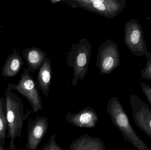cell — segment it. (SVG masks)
I'll return each instance as SVG.
<instances>
[{
	"label": "cell",
	"mask_w": 151,
	"mask_h": 150,
	"mask_svg": "<svg viewBox=\"0 0 151 150\" xmlns=\"http://www.w3.org/2000/svg\"><path fill=\"white\" fill-rule=\"evenodd\" d=\"M5 115L8 122L7 137L10 139L9 150H16L15 140L21 136L22 129L25 120L32 112L24 113V105L21 99L13 93L12 90L7 85L5 92Z\"/></svg>",
	"instance_id": "6da1fadb"
},
{
	"label": "cell",
	"mask_w": 151,
	"mask_h": 150,
	"mask_svg": "<svg viewBox=\"0 0 151 150\" xmlns=\"http://www.w3.org/2000/svg\"><path fill=\"white\" fill-rule=\"evenodd\" d=\"M106 111L111 117V123L121 131L125 141H128L138 150H151L136 133L117 97H112L108 100Z\"/></svg>",
	"instance_id": "7a4b0ae2"
},
{
	"label": "cell",
	"mask_w": 151,
	"mask_h": 150,
	"mask_svg": "<svg viewBox=\"0 0 151 150\" xmlns=\"http://www.w3.org/2000/svg\"><path fill=\"white\" fill-rule=\"evenodd\" d=\"M91 46L86 38H81L78 43L73 44L66 57V64L74 71L72 84L76 86L82 81L88 72L91 55Z\"/></svg>",
	"instance_id": "3957f363"
},
{
	"label": "cell",
	"mask_w": 151,
	"mask_h": 150,
	"mask_svg": "<svg viewBox=\"0 0 151 150\" xmlns=\"http://www.w3.org/2000/svg\"><path fill=\"white\" fill-rule=\"evenodd\" d=\"M73 8H80L106 18H114L123 11L126 0H69Z\"/></svg>",
	"instance_id": "277c9868"
},
{
	"label": "cell",
	"mask_w": 151,
	"mask_h": 150,
	"mask_svg": "<svg viewBox=\"0 0 151 150\" xmlns=\"http://www.w3.org/2000/svg\"><path fill=\"white\" fill-rule=\"evenodd\" d=\"M8 85L27 100L31 104L34 112L42 110L41 98L37 83L27 68H24L21 78L17 84L9 83Z\"/></svg>",
	"instance_id": "5b68a950"
},
{
	"label": "cell",
	"mask_w": 151,
	"mask_h": 150,
	"mask_svg": "<svg viewBox=\"0 0 151 150\" xmlns=\"http://www.w3.org/2000/svg\"><path fill=\"white\" fill-rule=\"evenodd\" d=\"M124 41L129 51L138 57L145 56L148 52L142 25L132 18L125 24Z\"/></svg>",
	"instance_id": "8992f818"
},
{
	"label": "cell",
	"mask_w": 151,
	"mask_h": 150,
	"mask_svg": "<svg viewBox=\"0 0 151 150\" xmlns=\"http://www.w3.org/2000/svg\"><path fill=\"white\" fill-rule=\"evenodd\" d=\"M120 65V53L118 45L108 39L99 48L96 66L101 75L109 74Z\"/></svg>",
	"instance_id": "52a82bcc"
},
{
	"label": "cell",
	"mask_w": 151,
	"mask_h": 150,
	"mask_svg": "<svg viewBox=\"0 0 151 150\" xmlns=\"http://www.w3.org/2000/svg\"><path fill=\"white\" fill-rule=\"evenodd\" d=\"M130 104L136 125L151 138V109L145 101L135 94L130 95Z\"/></svg>",
	"instance_id": "ba28073f"
},
{
	"label": "cell",
	"mask_w": 151,
	"mask_h": 150,
	"mask_svg": "<svg viewBox=\"0 0 151 150\" xmlns=\"http://www.w3.org/2000/svg\"><path fill=\"white\" fill-rule=\"evenodd\" d=\"M49 127L48 118L36 116L35 119H28L27 149L36 150L45 136Z\"/></svg>",
	"instance_id": "9c48e42d"
},
{
	"label": "cell",
	"mask_w": 151,
	"mask_h": 150,
	"mask_svg": "<svg viewBox=\"0 0 151 150\" xmlns=\"http://www.w3.org/2000/svg\"><path fill=\"white\" fill-rule=\"evenodd\" d=\"M66 120L73 126L83 128L95 127L98 121V115L95 109L90 106L85 107L76 113L69 112Z\"/></svg>",
	"instance_id": "30bf717a"
},
{
	"label": "cell",
	"mask_w": 151,
	"mask_h": 150,
	"mask_svg": "<svg viewBox=\"0 0 151 150\" xmlns=\"http://www.w3.org/2000/svg\"><path fill=\"white\" fill-rule=\"evenodd\" d=\"M23 55L28 65L30 72L39 70L47 58V54L38 48H28L23 51Z\"/></svg>",
	"instance_id": "8fae6325"
},
{
	"label": "cell",
	"mask_w": 151,
	"mask_h": 150,
	"mask_svg": "<svg viewBox=\"0 0 151 150\" xmlns=\"http://www.w3.org/2000/svg\"><path fill=\"white\" fill-rule=\"evenodd\" d=\"M70 150H106L104 141L98 137H92L88 134L75 139L70 145Z\"/></svg>",
	"instance_id": "7c38bea8"
},
{
	"label": "cell",
	"mask_w": 151,
	"mask_h": 150,
	"mask_svg": "<svg viewBox=\"0 0 151 150\" xmlns=\"http://www.w3.org/2000/svg\"><path fill=\"white\" fill-rule=\"evenodd\" d=\"M52 71L51 61L47 57L41 68L40 69L37 75V86L43 95L49 96V92L52 82Z\"/></svg>",
	"instance_id": "4fadbf2b"
},
{
	"label": "cell",
	"mask_w": 151,
	"mask_h": 150,
	"mask_svg": "<svg viewBox=\"0 0 151 150\" xmlns=\"http://www.w3.org/2000/svg\"><path fill=\"white\" fill-rule=\"evenodd\" d=\"M24 64L23 59L16 48H13V53L8 55L2 69L1 75L6 77L16 76Z\"/></svg>",
	"instance_id": "5bb4252c"
},
{
	"label": "cell",
	"mask_w": 151,
	"mask_h": 150,
	"mask_svg": "<svg viewBox=\"0 0 151 150\" xmlns=\"http://www.w3.org/2000/svg\"><path fill=\"white\" fill-rule=\"evenodd\" d=\"M8 131V122L5 115V99L0 98V144L4 145Z\"/></svg>",
	"instance_id": "9a60e30c"
},
{
	"label": "cell",
	"mask_w": 151,
	"mask_h": 150,
	"mask_svg": "<svg viewBox=\"0 0 151 150\" xmlns=\"http://www.w3.org/2000/svg\"><path fill=\"white\" fill-rule=\"evenodd\" d=\"M145 56L147 59V62L145 68L141 70V77L151 81V53L147 52Z\"/></svg>",
	"instance_id": "2e32d148"
},
{
	"label": "cell",
	"mask_w": 151,
	"mask_h": 150,
	"mask_svg": "<svg viewBox=\"0 0 151 150\" xmlns=\"http://www.w3.org/2000/svg\"><path fill=\"white\" fill-rule=\"evenodd\" d=\"M56 134L52 135L50 137L48 142L42 147L41 150H63V149L58 144L56 141Z\"/></svg>",
	"instance_id": "e0dca14e"
},
{
	"label": "cell",
	"mask_w": 151,
	"mask_h": 150,
	"mask_svg": "<svg viewBox=\"0 0 151 150\" xmlns=\"http://www.w3.org/2000/svg\"><path fill=\"white\" fill-rule=\"evenodd\" d=\"M141 87L142 90L143 92L144 93L151 106V86L149 85L143 83L141 84Z\"/></svg>",
	"instance_id": "ac0fdd59"
},
{
	"label": "cell",
	"mask_w": 151,
	"mask_h": 150,
	"mask_svg": "<svg viewBox=\"0 0 151 150\" xmlns=\"http://www.w3.org/2000/svg\"><path fill=\"white\" fill-rule=\"evenodd\" d=\"M50 1L52 3V4H56V3L59 2L63 1L61 0H51Z\"/></svg>",
	"instance_id": "d6986e66"
},
{
	"label": "cell",
	"mask_w": 151,
	"mask_h": 150,
	"mask_svg": "<svg viewBox=\"0 0 151 150\" xmlns=\"http://www.w3.org/2000/svg\"><path fill=\"white\" fill-rule=\"evenodd\" d=\"M0 150H9L8 149H5L4 145L0 144Z\"/></svg>",
	"instance_id": "ffe728a7"
}]
</instances>
